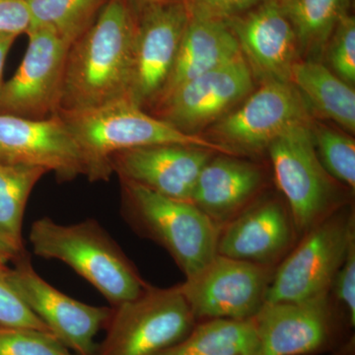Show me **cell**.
Segmentation results:
<instances>
[{"mask_svg": "<svg viewBox=\"0 0 355 355\" xmlns=\"http://www.w3.org/2000/svg\"><path fill=\"white\" fill-rule=\"evenodd\" d=\"M214 153L200 147L160 144L119 151L110 157L109 164L121 181L191 202L198 175Z\"/></svg>", "mask_w": 355, "mask_h": 355, "instance_id": "cell-18", "label": "cell"}, {"mask_svg": "<svg viewBox=\"0 0 355 355\" xmlns=\"http://www.w3.org/2000/svg\"><path fill=\"white\" fill-rule=\"evenodd\" d=\"M7 282L67 349L95 355V336L105 329L112 307H96L69 297L42 279L26 253L4 270Z\"/></svg>", "mask_w": 355, "mask_h": 355, "instance_id": "cell-12", "label": "cell"}, {"mask_svg": "<svg viewBox=\"0 0 355 355\" xmlns=\"http://www.w3.org/2000/svg\"><path fill=\"white\" fill-rule=\"evenodd\" d=\"M31 26L25 0H0V33L27 34Z\"/></svg>", "mask_w": 355, "mask_h": 355, "instance_id": "cell-32", "label": "cell"}, {"mask_svg": "<svg viewBox=\"0 0 355 355\" xmlns=\"http://www.w3.org/2000/svg\"><path fill=\"white\" fill-rule=\"evenodd\" d=\"M258 338L253 319H212L157 355H256Z\"/></svg>", "mask_w": 355, "mask_h": 355, "instance_id": "cell-22", "label": "cell"}, {"mask_svg": "<svg viewBox=\"0 0 355 355\" xmlns=\"http://www.w3.org/2000/svg\"><path fill=\"white\" fill-rule=\"evenodd\" d=\"M128 1L130 2V6L135 8V7L140 6V4L146 3V2L148 1H153V0H128Z\"/></svg>", "mask_w": 355, "mask_h": 355, "instance_id": "cell-35", "label": "cell"}, {"mask_svg": "<svg viewBox=\"0 0 355 355\" xmlns=\"http://www.w3.org/2000/svg\"><path fill=\"white\" fill-rule=\"evenodd\" d=\"M330 293L335 295V307L347 330L355 327V240L331 284Z\"/></svg>", "mask_w": 355, "mask_h": 355, "instance_id": "cell-30", "label": "cell"}, {"mask_svg": "<svg viewBox=\"0 0 355 355\" xmlns=\"http://www.w3.org/2000/svg\"><path fill=\"white\" fill-rule=\"evenodd\" d=\"M291 83L311 110L338 123L350 132L355 130V92L319 60H297L291 69Z\"/></svg>", "mask_w": 355, "mask_h": 355, "instance_id": "cell-21", "label": "cell"}, {"mask_svg": "<svg viewBox=\"0 0 355 355\" xmlns=\"http://www.w3.org/2000/svg\"><path fill=\"white\" fill-rule=\"evenodd\" d=\"M253 87V72L241 55L175 89L155 105V116L196 135L245 99Z\"/></svg>", "mask_w": 355, "mask_h": 355, "instance_id": "cell-14", "label": "cell"}, {"mask_svg": "<svg viewBox=\"0 0 355 355\" xmlns=\"http://www.w3.org/2000/svg\"><path fill=\"white\" fill-rule=\"evenodd\" d=\"M291 23L299 53L318 60L343 16L349 14L350 0H279Z\"/></svg>", "mask_w": 355, "mask_h": 355, "instance_id": "cell-23", "label": "cell"}, {"mask_svg": "<svg viewBox=\"0 0 355 355\" xmlns=\"http://www.w3.org/2000/svg\"><path fill=\"white\" fill-rule=\"evenodd\" d=\"M298 240L287 205L279 198H263L219 230L217 254L277 268Z\"/></svg>", "mask_w": 355, "mask_h": 355, "instance_id": "cell-16", "label": "cell"}, {"mask_svg": "<svg viewBox=\"0 0 355 355\" xmlns=\"http://www.w3.org/2000/svg\"><path fill=\"white\" fill-rule=\"evenodd\" d=\"M27 253L24 245L0 232V268H7Z\"/></svg>", "mask_w": 355, "mask_h": 355, "instance_id": "cell-33", "label": "cell"}, {"mask_svg": "<svg viewBox=\"0 0 355 355\" xmlns=\"http://www.w3.org/2000/svg\"><path fill=\"white\" fill-rule=\"evenodd\" d=\"M327 58L331 70L345 83H355V19L350 14L343 16L327 44Z\"/></svg>", "mask_w": 355, "mask_h": 355, "instance_id": "cell-28", "label": "cell"}, {"mask_svg": "<svg viewBox=\"0 0 355 355\" xmlns=\"http://www.w3.org/2000/svg\"><path fill=\"white\" fill-rule=\"evenodd\" d=\"M275 268L216 254L178 286L197 322L250 320L265 304Z\"/></svg>", "mask_w": 355, "mask_h": 355, "instance_id": "cell-9", "label": "cell"}, {"mask_svg": "<svg viewBox=\"0 0 355 355\" xmlns=\"http://www.w3.org/2000/svg\"><path fill=\"white\" fill-rule=\"evenodd\" d=\"M121 183V214L128 225L164 248L186 277L196 275L216 256L219 229L197 205L132 182Z\"/></svg>", "mask_w": 355, "mask_h": 355, "instance_id": "cell-4", "label": "cell"}, {"mask_svg": "<svg viewBox=\"0 0 355 355\" xmlns=\"http://www.w3.org/2000/svg\"><path fill=\"white\" fill-rule=\"evenodd\" d=\"M266 149L299 239L343 209L338 182L324 171L318 158L311 123L289 128Z\"/></svg>", "mask_w": 355, "mask_h": 355, "instance_id": "cell-6", "label": "cell"}, {"mask_svg": "<svg viewBox=\"0 0 355 355\" xmlns=\"http://www.w3.org/2000/svg\"><path fill=\"white\" fill-rule=\"evenodd\" d=\"M354 240V209L343 207L303 235L280 261L265 303L302 301L330 293Z\"/></svg>", "mask_w": 355, "mask_h": 355, "instance_id": "cell-7", "label": "cell"}, {"mask_svg": "<svg viewBox=\"0 0 355 355\" xmlns=\"http://www.w3.org/2000/svg\"><path fill=\"white\" fill-rule=\"evenodd\" d=\"M30 242L37 256L71 266L112 307L139 297L149 286L97 221L62 225L44 217L32 224Z\"/></svg>", "mask_w": 355, "mask_h": 355, "instance_id": "cell-3", "label": "cell"}, {"mask_svg": "<svg viewBox=\"0 0 355 355\" xmlns=\"http://www.w3.org/2000/svg\"><path fill=\"white\" fill-rule=\"evenodd\" d=\"M241 55L227 20L191 13L170 76L153 105L184 83Z\"/></svg>", "mask_w": 355, "mask_h": 355, "instance_id": "cell-20", "label": "cell"}, {"mask_svg": "<svg viewBox=\"0 0 355 355\" xmlns=\"http://www.w3.org/2000/svg\"><path fill=\"white\" fill-rule=\"evenodd\" d=\"M263 184L258 166L218 154L198 175L191 202L220 230L256 202Z\"/></svg>", "mask_w": 355, "mask_h": 355, "instance_id": "cell-19", "label": "cell"}, {"mask_svg": "<svg viewBox=\"0 0 355 355\" xmlns=\"http://www.w3.org/2000/svg\"><path fill=\"white\" fill-rule=\"evenodd\" d=\"M132 10L135 25L128 99L144 109L156 102L164 87L191 13L183 0H153Z\"/></svg>", "mask_w": 355, "mask_h": 355, "instance_id": "cell-8", "label": "cell"}, {"mask_svg": "<svg viewBox=\"0 0 355 355\" xmlns=\"http://www.w3.org/2000/svg\"><path fill=\"white\" fill-rule=\"evenodd\" d=\"M311 109L291 83L266 81L214 127L218 144L236 153H259L289 128L310 123Z\"/></svg>", "mask_w": 355, "mask_h": 355, "instance_id": "cell-13", "label": "cell"}, {"mask_svg": "<svg viewBox=\"0 0 355 355\" xmlns=\"http://www.w3.org/2000/svg\"><path fill=\"white\" fill-rule=\"evenodd\" d=\"M0 163L43 168L60 181L87 176L80 147L58 114L40 120L0 114Z\"/></svg>", "mask_w": 355, "mask_h": 355, "instance_id": "cell-15", "label": "cell"}, {"mask_svg": "<svg viewBox=\"0 0 355 355\" xmlns=\"http://www.w3.org/2000/svg\"><path fill=\"white\" fill-rule=\"evenodd\" d=\"M312 135L315 150L324 171L338 184L354 191V139L323 125L312 128Z\"/></svg>", "mask_w": 355, "mask_h": 355, "instance_id": "cell-26", "label": "cell"}, {"mask_svg": "<svg viewBox=\"0 0 355 355\" xmlns=\"http://www.w3.org/2000/svg\"><path fill=\"white\" fill-rule=\"evenodd\" d=\"M191 13L228 19L263 0H183Z\"/></svg>", "mask_w": 355, "mask_h": 355, "instance_id": "cell-31", "label": "cell"}, {"mask_svg": "<svg viewBox=\"0 0 355 355\" xmlns=\"http://www.w3.org/2000/svg\"><path fill=\"white\" fill-rule=\"evenodd\" d=\"M27 36L19 69L0 89V114L50 118L60 111L69 46L48 28H31Z\"/></svg>", "mask_w": 355, "mask_h": 355, "instance_id": "cell-11", "label": "cell"}, {"mask_svg": "<svg viewBox=\"0 0 355 355\" xmlns=\"http://www.w3.org/2000/svg\"><path fill=\"white\" fill-rule=\"evenodd\" d=\"M16 39H17V36L15 35L0 33V89L3 84V69L7 55Z\"/></svg>", "mask_w": 355, "mask_h": 355, "instance_id": "cell-34", "label": "cell"}, {"mask_svg": "<svg viewBox=\"0 0 355 355\" xmlns=\"http://www.w3.org/2000/svg\"><path fill=\"white\" fill-rule=\"evenodd\" d=\"M0 355L72 354L53 334L0 324Z\"/></svg>", "mask_w": 355, "mask_h": 355, "instance_id": "cell-27", "label": "cell"}, {"mask_svg": "<svg viewBox=\"0 0 355 355\" xmlns=\"http://www.w3.org/2000/svg\"><path fill=\"white\" fill-rule=\"evenodd\" d=\"M256 355H316L338 347L347 328L331 293L291 302L265 303L253 318Z\"/></svg>", "mask_w": 355, "mask_h": 355, "instance_id": "cell-10", "label": "cell"}, {"mask_svg": "<svg viewBox=\"0 0 355 355\" xmlns=\"http://www.w3.org/2000/svg\"><path fill=\"white\" fill-rule=\"evenodd\" d=\"M31 28L44 27L71 46L87 31L107 0H25Z\"/></svg>", "mask_w": 355, "mask_h": 355, "instance_id": "cell-24", "label": "cell"}, {"mask_svg": "<svg viewBox=\"0 0 355 355\" xmlns=\"http://www.w3.org/2000/svg\"><path fill=\"white\" fill-rule=\"evenodd\" d=\"M135 25L128 0H107L93 24L67 51L60 111L128 99Z\"/></svg>", "mask_w": 355, "mask_h": 355, "instance_id": "cell-1", "label": "cell"}, {"mask_svg": "<svg viewBox=\"0 0 355 355\" xmlns=\"http://www.w3.org/2000/svg\"><path fill=\"white\" fill-rule=\"evenodd\" d=\"M46 173L43 168L0 163V232L21 244L28 198Z\"/></svg>", "mask_w": 355, "mask_h": 355, "instance_id": "cell-25", "label": "cell"}, {"mask_svg": "<svg viewBox=\"0 0 355 355\" xmlns=\"http://www.w3.org/2000/svg\"><path fill=\"white\" fill-rule=\"evenodd\" d=\"M80 147L91 182L106 181L113 173V154L137 147L180 144L200 147L217 154L237 153L214 140L184 133L157 116L147 114L132 101L118 100L79 111L58 112Z\"/></svg>", "mask_w": 355, "mask_h": 355, "instance_id": "cell-2", "label": "cell"}, {"mask_svg": "<svg viewBox=\"0 0 355 355\" xmlns=\"http://www.w3.org/2000/svg\"><path fill=\"white\" fill-rule=\"evenodd\" d=\"M6 268H0V324L24 327L51 333L46 324L28 307L19 294L7 282L4 275Z\"/></svg>", "mask_w": 355, "mask_h": 355, "instance_id": "cell-29", "label": "cell"}, {"mask_svg": "<svg viewBox=\"0 0 355 355\" xmlns=\"http://www.w3.org/2000/svg\"><path fill=\"white\" fill-rule=\"evenodd\" d=\"M197 323L178 284L149 286L139 297L112 307L106 338L95 355H157L183 340Z\"/></svg>", "mask_w": 355, "mask_h": 355, "instance_id": "cell-5", "label": "cell"}, {"mask_svg": "<svg viewBox=\"0 0 355 355\" xmlns=\"http://www.w3.org/2000/svg\"><path fill=\"white\" fill-rule=\"evenodd\" d=\"M226 20L254 76L263 83H291L298 44L279 0H263Z\"/></svg>", "mask_w": 355, "mask_h": 355, "instance_id": "cell-17", "label": "cell"}]
</instances>
